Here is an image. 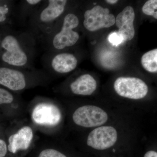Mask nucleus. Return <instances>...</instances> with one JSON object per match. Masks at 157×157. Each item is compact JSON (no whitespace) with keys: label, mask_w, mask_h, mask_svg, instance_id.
I'll use <instances>...</instances> for the list:
<instances>
[{"label":"nucleus","mask_w":157,"mask_h":157,"mask_svg":"<svg viewBox=\"0 0 157 157\" xmlns=\"http://www.w3.org/2000/svg\"><path fill=\"white\" fill-rule=\"evenodd\" d=\"M106 2L107 3H109V4H114L117 3L118 1L117 0H107V1H106Z\"/></svg>","instance_id":"23"},{"label":"nucleus","mask_w":157,"mask_h":157,"mask_svg":"<svg viewBox=\"0 0 157 157\" xmlns=\"http://www.w3.org/2000/svg\"><path fill=\"white\" fill-rule=\"evenodd\" d=\"M9 10L10 9L7 5L0 6V23L6 21Z\"/></svg>","instance_id":"19"},{"label":"nucleus","mask_w":157,"mask_h":157,"mask_svg":"<svg viewBox=\"0 0 157 157\" xmlns=\"http://www.w3.org/2000/svg\"><path fill=\"white\" fill-rule=\"evenodd\" d=\"M34 123L41 126L55 127L62 119L60 110L56 105L49 103H40L34 107L31 114Z\"/></svg>","instance_id":"5"},{"label":"nucleus","mask_w":157,"mask_h":157,"mask_svg":"<svg viewBox=\"0 0 157 157\" xmlns=\"http://www.w3.org/2000/svg\"><path fill=\"white\" fill-rule=\"evenodd\" d=\"M67 1L66 0H49L37 12L36 24L39 28L47 30L51 24L57 19L65 11Z\"/></svg>","instance_id":"6"},{"label":"nucleus","mask_w":157,"mask_h":157,"mask_svg":"<svg viewBox=\"0 0 157 157\" xmlns=\"http://www.w3.org/2000/svg\"><path fill=\"white\" fill-rule=\"evenodd\" d=\"M38 157H67L63 154L54 149H46L42 151Z\"/></svg>","instance_id":"18"},{"label":"nucleus","mask_w":157,"mask_h":157,"mask_svg":"<svg viewBox=\"0 0 157 157\" xmlns=\"http://www.w3.org/2000/svg\"><path fill=\"white\" fill-rule=\"evenodd\" d=\"M14 100V96L10 92L0 88V105L11 104Z\"/></svg>","instance_id":"16"},{"label":"nucleus","mask_w":157,"mask_h":157,"mask_svg":"<svg viewBox=\"0 0 157 157\" xmlns=\"http://www.w3.org/2000/svg\"><path fill=\"white\" fill-rule=\"evenodd\" d=\"M114 88L119 95L134 100L144 98L148 91L145 82L136 77H119L114 82Z\"/></svg>","instance_id":"3"},{"label":"nucleus","mask_w":157,"mask_h":157,"mask_svg":"<svg viewBox=\"0 0 157 157\" xmlns=\"http://www.w3.org/2000/svg\"><path fill=\"white\" fill-rule=\"evenodd\" d=\"M78 17L73 13L65 16L60 30L55 34L49 40V45L56 50H62L66 47L73 46L78 41L79 36L74 30L78 26Z\"/></svg>","instance_id":"2"},{"label":"nucleus","mask_w":157,"mask_h":157,"mask_svg":"<svg viewBox=\"0 0 157 157\" xmlns=\"http://www.w3.org/2000/svg\"><path fill=\"white\" fill-rule=\"evenodd\" d=\"M144 157H157V152L154 151H150L145 153Z\"/></svg>","instance_id":"22"},{"label":"nucleus","mask_w":157,"mask_h":157,"mask_svg":"<svg viewBox=\"0 0 157 157\" xmlns=\"http://www.w3.org/2000/svg\"><path fill=\"white\" fill-rule=\"evenodd\" d=\"M42 2V1H39V0H27L25 1V2L27 4L28 6H38Z\"/></svg>","instance_id":"21"},{"label":"nucleus","mask_w":157,"mask_h":157,"mask_svg":"<svg viewBox=\"0 0 157 157\" xmlns=\"http://www.w3.org/2000/svg\"><path fill=\"white\" fill-rule=\"evenodd\" d=\"M107 39L110 43L115 46H118L124 41L123 37L118 32L109 34Z\"/></svg>","instance_id":"17"},{"label":"nucleus","mask_w":157,"mask_h":157,"mask_svg":"<svg viewBox=\"0 0 157 157\" xmlns=\"http://www.w3.org/2000/svg\"><path fill=\"white\" fill-rule=\"evenodd\" d=\"M70 87L72 92L75 94L90 95L97 89V82L90 74H84L72 82Z\"/></svg>","instance_id":"13"},{"label":"nucleus","mask_w":157,"mask_h":157,"mask_svg":"<svg viewBox=\"0 0 157 157\" xmlns=\"http://www.w3.org/2000/svg\"><path fill=\"white\" fill-rule=\"evenodd\" d=\"M34 137L33 131L30 127L25 126L9 138L8 149L10 152L15 154L20 151L28 149L32 143Z\"/></svg>","instance_id":"10"},{"label":"nucleus","mask_w":157,"mask_h":157,"mask_svg":"<svg viewBox=\"0 0 157 157\" xmlns=\"http://www.w3.org/2000/svg\"><path fill=\"white\" fill-rule=\"evenodd\" d=\"M1 45L5 50L2 57L3 62L18 69L28 66L30 55L18 36L14 34L7 35L2 40Z\"/></svg>","instance_id":"1"},{"label":"nucleus","mask_w":157,"mask_h":157,"mask_svg":"<svg viewBox=\"0 0 157 157\" xmlns=\"http://www.w3.org/2000/svg\"><path fill=\"white\" fill-rule=\"evenodd\" d=\"M117 133L115 128L109 126L98 127L90 133L87 144L95 149L103 150L110 148L116 142Z\"/></svg>","instance_id":"8"},{"label":"nucleus","mask_w":157,"mask_h":157,"mask_svg":"<svg viewBox=\"0 0 157 157\" xmlns=\"http://www.w3.org/2000/svg\"><path fill=\"white\" fill-rule=\"evenodd\" d=\"M135 18L134 9L128 6L120 12L115 19V23L119 29L118 33L123 37L124 41H130L135 34L134 21Z\"/></svg>","instance_id":"11"},{"label":"nucleus","mask_w":157,"mask_h":157,"mask_svg":"<svg viewBox=\"0 0 157 157\" xmlns=\"http://www.w3.org/2000/svg\"><path fill=\"white\" fill-rule=\"evenodd\" d=\"M78 60L74 55L69 53L57 54L50 59L48 67L59 73H70L76 69Z\"/></svg>","instance_id":"12"},{"label":"nucleus","mask_w":157,"mask_h":157,"mask_svg":"<svg viewBox=\"0 0 157 157\" xmlns=\"http://www.w3.org/2000/svg\"><path fill=\"white\" fill-rule=\"evenodd\" d=\"M142 67L150 73L157 72V49L147 52L142 56L141 59Z\"/></svg>","instance_id":"14"},{"label":"nucleus","mask_w":157,"mask_h":157,"mask_svg":"<svg viewBox=\"0 0 157 157\" xmlns=\"http://www.w3.org/2000/svg\"><path fill=\"white\" fill-rule=\"evenodd\" d=\"M157 1L149 0L145 2L142 8V11L146 15L152 16L157 19Z\"/></svg>","instance_id":"15"},{"label":"nucleus","mask_w":157,"mask_h":157,"mask_svg":"<svg viewBox=\"0 0 157 157\" xmlns=\"http://www.w3.org/2000/svg\"><path fill=\"white\" fill-rule=\"evenodd\" d=\"M8 146L4 140L0 139V157H5L7 154Z\"/></svg>","instance_id":"20"},{"label":"nucleus","mask_w":157,"mask_h":157,"mask_svg":"<svg viewBox=\"0 0 157 157\" xmlns=\"http://www.w3.org/2000/svg\"><path fill=\"white\" fill-rule=\"evenodd\" d=\"M73 121L77 125L92 128L104 124L108 120L107 113L100 107L86 105L78 108L73 115Z\"/></svg>","instance_id":"4"},{"label":"nucleus","mask_w":157,"mask_h":157,"mask_svg":"<svg viewBox=\"0 0 157 157\" xmlns=\"http://www.w3.org/2000/svg\"><path fill=\"white\" fill-rule=\"evenodd\" d=\"M84 18V27L91 32L110 27L115 23V17L113 14H109V9L100 6H94L86 11Z\"/></svg>","instance_id":"7"},{"label":"nucleus","mask_w":157,"mask_h":157,"mask_svg":"<svg viewBox=\"0 0 157 157\" xmlns=\"http://www.w3.org/2000/svg\"><path fill=\"white\" fill-rule=\"evenodd\" d=\"M25 72L16 68L0 67V84L13 91L22 90L27 86Z\"/></svg>","instance_id":"9"}]
</instances>
